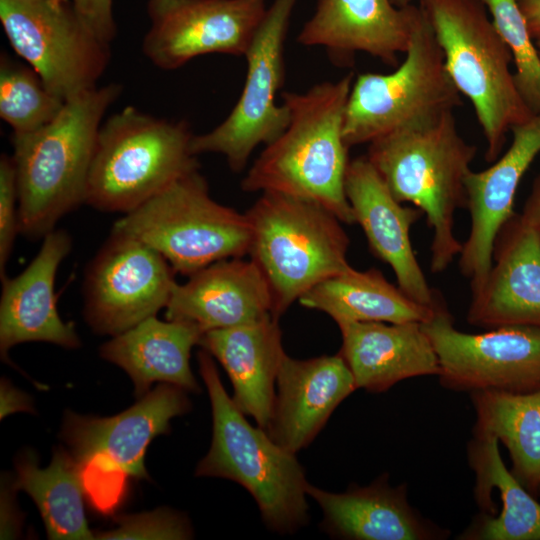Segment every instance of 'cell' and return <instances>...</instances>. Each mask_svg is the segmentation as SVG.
Masks as SVG:
<instances>
[{
  "instance_id": "1",
  "label": "cell",
  "mask_w": 540,
  "mask_h": 540,
  "mask_svg": "<svg viewBox=\"0 0 540 540\" xmlns=\"http://www.w3.org/2000/svg\"><path fill=\"white\" fill-rule=\"evenodd\" d=\"M353 84L350 72L338 81L304 92L281 94L290 114L286 129L260 155L241 181L244 192H277L314 201L342 223L355 218L345 193L349 165L344 114Z\"/></svg>"
},
{
  "instance_id": "2",
  "label": "cell",
  "mask_w": 540,
  "mask_h": 540,
  "mask_svg": "<svg viewBox=\"0 0 540 540\" xmlns=\"http://www.w3.org/2000/svg\"><path fill=\"white\" fill-rule=\"evenodd\" d=\"M122 87L95 86L66 100L57 116L28 133H12L19 232L33 239L54 230L85 203L96 140L107 109Z\"/></svg>"
},
{
  "instance_id": "3",
  "label": "cell",
  "mask_w": 540,
  "mask_h": 540,
  "mask_svg": "<svg viewBox=\"0 0 540 540\" xmlns=\"http://www.w3.org/2000/svg\"><path fill=\"white\" fill-rule=\"evenodd\" d=\"M476 152L460 135L454 112L369 143L366 157L395 199L413 204L426 216L433 231L432 273L444 272L462 250L454 234L455 213L466 208L465 179Z\"/></svg>"
},
{
  "instance_id": "4",
  "label": "cell",
  "mask_w": 540,
  "mask_h": 540,
  "mask_svg": "<svg viewBox=\"0 0 540 540\" xmlns=\"http://www.w3.org/2000/svg\"><path fill=\"white\" fill-rule=\"evenodd\" d=\"M200 375L212 408V442L198 463V477H220L243 486L256 501L267 528L292 534L309 521L305 472L295 454L252 426L228 396L212 356L198 353Z\"/></svg>"
},
{
  "instance_id": "5",
  "label": "cell",
  "mask_w": 540,
  "mask_h": 540,
  "mask_svg": "<svg viewBox=\"0 0 540 540\" xmlns=\"http://www.w3.org/2000/svg\"><path fill=\"white\" fill-rule=\"evenodd\" d=\"M445 69L474 108L486 141L485 161L502 154L507 133L533 114L511 72L512 54L482 0H419Z\"/></svg>"
},
{
  "instance_id": "6",
  "label": "cell",
  "mask_w": 540,
  "mask_h": 540,
  "mask_svg": "<svg viewBox=\"0 0 540 540\" xmlns=\"http://www.w3.org/2000/svg\"><path fill=\"white\" fill-rule=\"evenodd\" d=\"M245 213L251 229L248 255L270 286L273 318L319 282L352 268L342 222L322 205L263 192Z\"/></svg>"
},
{
  "instance_id": "7",
  "label": "cell",
  "mask_w": 540,
  "mask_h": 540,
  "mask_svg": "<svg viewBox=\"0 0 540 540\" xmlns=\"http://www.w3.org/2000/svg\"><path fill=\"white\" fill-rule=\"evenodd\" d=\"M184 121L127 106L102 123L90 166L85 204L129 213L183 175L199 169Z\"/></svg>"
},
{
  "instance_id": "8",
  "label": "cell",
  "mask_w": 540,
  "mask_h": 540,
  "mask_svg": "<svg viewBox=\"0 0 540 540\" xmlns=\"http://www.w3.org/2000/svg\"><path fill=\"white\" fill-rule=\"evenodd\" d=\"M112 230L148 244L188 277L219 260L247 255L251 240L246 213L215 201L199 169L124 214Z\"/></svg>"
},
{
  "instance_id": "9",
  "label": "cell",
  "mask_w": 540,
  "mask_h": 540,
  "mask_svg": "<svg viewBox=\"0 0 540 540\" xmlns=\"http://www.w3.org/2000/svg\"><path fill=\"white\" fill-rule=\"evenodd\" d=\"M405 54L393 72L363 73L353 81L343 124L349 149L401 129L433 123L462 105L421 10Z\"/></svg>"
},
{
  "instance_id": "10",
  "label": "cell",
  "mask_w": 540,
  "mask_h": 540,
  "mask_svg": "<svg viewBox=\"0 0 540 540\" xmlns=\"http://www.w3.org/2000/svg\"><path fill=\"white\" fill-rule=\"evenodd\" d=\"M183 388L162 383L132 407L112 417L82 416L68 411L61 438L80 465L86 494L108 509V486L122 487L127 477L148 479L144 456L149 443L170 431V420L190 410Z\"/></svg>"
},
{
  "instance_id": "11",
  "label": "cell",
  "mask_w": 540,
  "mask_h": 540,
  "mask_svg": "<svg viewBox=\"0 0 540 540\" xmlns=\"http://www.w3.org/2000/svg\"><path fill=\"white\" fill-rule=\"evenodd\" d=\"M0 21L14 51L63 101L97 86L108 66L110 44L70 0H0Z\"/></svg>"
},
{
  "instance_id": "12",
  "label": "cell",
  "mask_w": 540,
  "mask_h": 540,
  "mask_svg": "<svg viewBox=\"0 0 540 540\" xmlns=\"http://www.w3.org/2000/svg\"><path fill=\"white\" fill-rule=\"evenodd\" d=\"M298 0H273L244 57L243 89L229 115L214 129L194 135L191 149L222 154L229 168L241 172L257 146L274 141L287 127V106L276 103L284 85V49L290 18Z\"/></svg>"
},
{
  "instance_id": "13",
  "label": "cell",
  "mask_w": 540,
  "mask_h": 540,
  "mask_svg": "<svg viewBox=\"0 0 540 540\" xmlns=\"http://www.w3.org/2000/svg\"><path fill=\"white\" fill-rule=\"evenodd\" d=\"M422 327L436 352L439 378L446 388L470 393L540 389V328L506 325L477 334L459 331L439 292L433 315Z\"/></svg>"
},
{
  "instance_id": "14",
  "label": "cell",
  "mask_w": 540,
  "mask_h": 540,
  "mask_svg": "<svg viewBox=\"0 0 540 540\" xmlns=\"http://www.w3.org/2000/svg\"><path fill=\"white\" fill-rule=\"evenodd\" d=\"M176 272L143 241L111 231L88 264L83 282L84 317L100 335H119L166 308Z\"/></svg>"
},
{
  "instance_id": "15",
  "label": "cell",
  "mask_w": 540,
  "mask_h": 540,
  "mask_svg": "<svg viewBox=\"0 0 540 540\" xmlns=\"http://www.w3.org/2000/svg\"><path fill=\"white\" fill-rule=\"evenodd\" d=\"M266 11L265 0H148L142 50L162 70L207 54L244 56Z\"/></svg>"
},
{
  "instance_id": "16",
  "label": "cell",
  "mask_w": 540,
  "mask_h": 540,
  "mask_svg": "<svg viewBox=\"0 0 540 540\" xmlns=\"http://www.w3.org/2000/svg\"><path fill=\"white\" fill-rule=\"evenodd\" d=\"M509 148L491 166L470 171L465 179L470 230L459 254V269L471 295L483 286L492 266L494 241L515 213L514 201L525 172L540 153V114L511 128Z\"/></svg>"
},
{
  "instance_id": "17",
  "label": "cell",
  "mask_w": 540,
  "mask_h": 540,
  "mask_svg": "<svg viewBox=\"0 0 540 540\" xmlns=\"http://www.w3.org/2000/svg\"><path fill=\"white\" fill-rule=\"evenodd\" d=\"M419 14L418 6L400 8L391 0H317L297 42L325 48L338 67L351 66L357 52L397 67L398 54L411 44Z\"/></svg>"
},
{
  "instance_id": "18",
  "label": "cell",
  "mask_w": 540,
  "mask_h": 540,
  "mask_svg": "<svg viewBox=\"0 0 540 540\" xmlns=\"http://www.w3.org/2000/svg\"><path fill=\"white\" fill-rule=\"evenodd\" d=\"M345 193L372 254L392 268L408 297L432 307L438 291L428 284L410 239L423 212L396 200L366 155L350 160Z\"/></svg>"
},
{
  "instance_id": "19",
  "label": "cell",
  "mask_w": 540,
  "mask_h": 540,
  "mask_svg": "<svg viewBox=\"0 0 540 540\" xmlns=\"http://www.w3.org/2000/svg\"><path fill=\"white\" fill-rule=\"evenodd\" d=\"M467 321L489 329L540 328V234L521 214L514 213L498 232L491 269L471 295Z\"/></svg>"
},
{
  "instance_id": "20",
  "label": "cell",
  "mask_w": 540,
  "mask_h": 540,
  "mask_svg": "<svg viewBox=\"0 0 540 540\" xmlns=\"http://www.w3.org/2000/svg\"><path fill=\"white\" fill-rule=\"evenodd\" d=\"M166 319L189 323L202 334L257 323L272 316L270 286L251 259L214 262L176 283Z\"/></svg>"
},
{
  "instance_id": "21",
  "label": "cell",
  "mask_w": 540,
  "mask_h": 540,
  "mask_svg": "<svg viewBox=\"0 0 540 540\" xmlns=\"http://www.w3.org/2000/svg\"><path fill=\"white\" fill-rule=\"evenodd\" d=\"M72 249L65 230H52L30 264L16 277L2 281L0 299V353L7 361L10 348L25 342H48L77 348L81 341L75 326L64 322L57 309L55 279Z\"/></svg>"
},
{
  "instance_id": "22",
  "label": "cell",
  "mask_w": 540,
  "mask_h": 540,
  "mask_svg": "<svg viewBox=\"0 0 540 540\" xmlns=\"http://www.w3.org/2000/svg\"><path fill=\"white\" fill-rule=\"evenodd\" d=\"M276 384L272 416L265 430L294 454L314 440L336 407L357 389L339 353L303 360L285 353Z\"/></svg>"
},
{
  "instance_id": "23",
  "label": "cell",
  "mask_w": 540,
  "mask_h": 540,
  "mask_svg": "<svg viewBox=\"0 0 540 540\" xmlns=\"http://www.w3.org/2000/svg\"><path fill=\"white\" fill-rule=\"evenodd\" d=\"M307 495L320 506L321 529L347 540H432L448 537L409 504L405 485L392 487L387 475L369 486L332 493L308 484Z\"/></svg>"
},
{
  "instance_id": "24",
  "label": "cell",
  "mask_w": 540,
  "mask_h": 540,
  "mask_svg": "<svg viewBox=\"0 0 540 540\" xmlns=\"http://www.w3.org/2000/svg\"><path fill=\"white\" fill-rule=\"evenodd\" d=\"M338 327L339 354L357 388L380 393L404 379L440 374L436 352L421 322H349Z\"/></svg>"
},
{
  "instance_id": "25",
  "label": "cell",
  "mask_w": 540,
  "mask_h": 540,
  "mask_svg": "<svg viewBox=\"0 0 540 540\" xmlns=\"http://www.w3.org/2000/svg\"><path fill=\"white\" fill-rule=\"evenodd\" d=\"M278 320L218 329L201 335L199 344L215 357L233 386V401L257 425L267 428L272 416L274 384L285 352Z\"/></svg>"
},
{
  "instance_id": "26",
  "label": "cell",
  "mask_w": 540,
  "mask_h": 540,
  "mask_svg": "<svg viewBox=\"0 0 540 540\" xmlns=\"http://www.w3.org/2000/svg\"><path fill=\"white\" fill-rule=\"evenodd\" d=\"M468 459L476 477L474 496L483 513L461 535L468 540H540V503L504 464L499 440L473 434Z\"/></svg>"
},
{
  "instance_id": "27",
  "label": "cell",
  "mask_w": 540,
  "mask_h": 540,
  "mask_svg": "<svg viewBox=\"0 0 540 540\" xmlns=\"http://www.w3.org/2000/svg\"><path fill=\"white\" fill-rule=\"evenodd\" d=\"M202 333L181 321L149 317L100 347V356L121 367L132 379L135 394L142 397L153 382L177 385L198 393L191 371L190 354Z\"/></svg>"
},
{
  "instance_id": "28",
  "label": "cell",
  "mask_w": 540,
  "mask_h": 540,
  "mask_svg": "<svg viewBox=\"0 0 540 540\" xmlns=\"http://www.w3.org/2000/svg\"><path fill=\"white\" fill-rule=\"evenodd\" d=\"M298 302L303 307L326 313L337 325L423 323L433 315V306L412 300L376 268L359 271L352 267L333 275L309 289Z\"/></svg>"
},
{
  "instance_id": "29",
  "label": "cell",
  "mask_w": 540,
  "mask_h": 540,
  "mask_svg": "<svg viewBox=\"0 0 540 540\" xmlns=\"http://www.w3.org/2000/svg\"><path fill=\"white\" fill-rule=\"evenodd\" d=\"M16 471L14 488L33 499L49 539L96 538L85 515L82 471L71 453L61 447L55 449L50 465L42 469L36 455L26 451L18 456Z\"/></svg>"
},
{
  "instance_id": "30",
  "label": "cell",
  "mask_w": 540,
  "mask_h": 540,
  "mask_svg": "<svg viewBox=\"0 0 540 540\" xmlns=\"http://www.w3.org/2000/svg\"><path fill=\"white\" fill-rule=\"evenodd\" d=\"M476 411L473 434L501 441L509 452L511 472L533 496L540 491V389L513 393L500 390L471 392Z\"/></svg>"
},
{
  "instance_id": "31",
  "label": "cell",
  "mask_w": 540,
  "mask_h": 540,
  "mask_svg": "<svg viewBox=\"0 0 540 540\" xmlns=\"http://www.w3.org/2000/svg\"><path fill=\"white\" fill-rule=\"evenodd\" d=\"M65 101L52 94L31 67L0 58V117L13 133L35 131L52 121Z\"/></svg>"
},
{
  "instance_id": "32",
  "label": "cell",
  "mask_w": 540,
  "mask_h": 540,
  "mask_svg": "<svg viewBox=\"0 0 540 540\" xmlns=\"http://www.w3.org/2000/svg\"><path fill=\"white\" fill-rule=\"evenodd\" d=\"M508 46L518 91L533 115L540 114V54L518 0H482Z\"/></svg>"
},
{
  "instance_id": "33",
  "label": "cell",
  "mask_w": 540,
  "mask_h": 540,
  "mask_svg": "<svg viewBox=\"0 0 540 540\" xmlns=\"http://www.w3.org/2000/svg\"><path fill=\"white\" fill-rule=\"evenodd\" d=\"M192 536L189 521L167 508L122 516L117 526L95 535L97 539H169L182 540Z\"/></svg>"
},
{
  "instance_id": "34",
  "label": "cell",
  "mask_w": 540,
  "mask_h": 540,
  "mask_svg": "<svg viewBox=\"0 0 540 540\" xmlns=\"http://www.w3.org/2000/svg\"><path fill=\"white\" fill-rule=\"evenodd\" d=\"M19 232L18 188L12 156L0 158V278L7 277L6 265Z\"/></svg>"
},
{
  "instance_id": "35",
  "label": "cell",
  "mask_w": 540,
  "mask_h": 540,
  "mask_svg": "<svg viewBox=\"0 0 540 540\" xmlns=\"http://www.w3.org/2000/svg\"><path fill=\"white\" fill-rule=\"evenodd\" d=\"M89 28L103 42L110 44L116 36L113 0H70Z\"/></svg>"
},
{
  "instance_id": "36",
  "label": "cell",
  "mask_w": 540,
  "mask_h": 540,
  "mask_svg": "<svg viewBox=\"0 0 540 540\" xmlns=\"http://www.w3.org/2000/svg\"><path fill=\"white\" fill-rule=\"evenodd\" d=\"M1 419L16 411H31L28 395L15 389L6 380L1 381Z\"/></svg>"
},
{
  "instance_id": "37",
  "label": "cell",
  "mask_w": 540,
  "mask_h": 540,
  "mask_svg": "<svg viewBox=\"0 0 540 540\" xmlns=\"http://www.w3.org/2000/svg\"><path fill=\"white\" fill-rule=\"evenodd\" d=\"M521 215L540 234V173L533 180Z\"/></svg>"
},
{
  "instance_id": "38",
  "label": "cell",
  "mask_w": 540,
  "mask_h": 540,
  "mask_svg": "<svg viewBox=\"0 0 540 540\" xmlns=\"http://www.w3.org/2000/svg\"><path fill=\"white\" fill-rule=\"evenodd\" d=\"M534 40L540 39V0H518Z\"/></svg>"
},
{
  "instance_id": "39",
  "label": "cell",
  "mask_w": 540,
  "mask_h": 540,
  "mask_svg": "<svg viewBox=\"0 0 540 540\" xmlns=\"http://www.w3.org/2000/svg\"><path fill=\"white\" fill-rule=\"evenodd\" d=\"M392 3L397 7H406L411 4L412 0H391Z\"/></svg>"
},
{
  "instance_id": "40",
  "label": "cell",
  "mask_w": 540,
  "mask_h": 540,
  "mask_svg": "<svg viewBox=\"0 0 540 540\" xmlns=\"http://www.w3.org/2000/svg\"><path fill=\"white\" fill-rule=\"evenodd\" d=\"M536 42V46L538 48V51H539V54H540V39L539 40H535Z\"/></svg>"
},
{
  "instance_id": "41",
  "label": "cell",
  "mask_w": 540,
  "mask_h": 540,
  "mask_svg": "<svg viewBox=\"0 0 540 540\" xmlns=\"http://www.w3.org/2000/svg\"><path fill=\"white\" fill-rule=\"evenodd\" d=\"M539 496H540V491H539Z\"/></svg>"
}]
</instances>
